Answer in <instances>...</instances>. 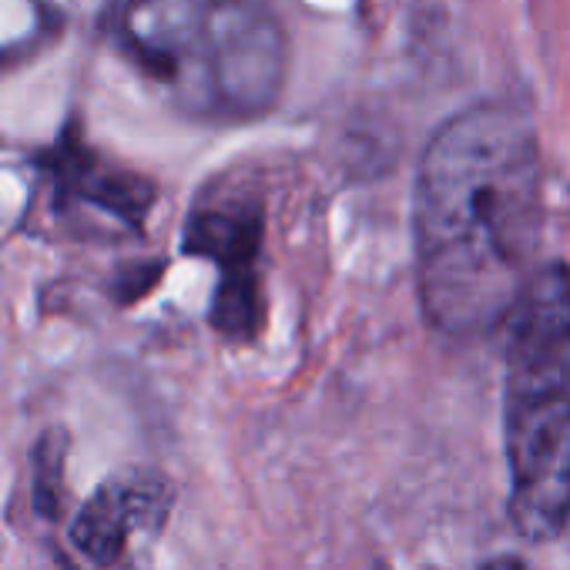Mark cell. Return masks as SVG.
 Returning a JSON list of instances; mask_svg holds the SVG:
<instances>
[{"mask_svg": "<svg viewBox=\"0 0 570 570\" xmlns=\"http://www.w3.org/2000/svg\"><path fill=\"white\" fill-rule=\"evenodd\" d=\"M540 148L510 105L450 118L426 145L416 195V282L433 330L476 340L507 323L540 248Z\"/></svg>", "mask_w": 570, "mask_h": 570, "instance_id": "obj_1", "label": "cell"}, {"mask_svg": "<svg viewBox=\"0 0 570 570\" xmlns=\"http://www.w3.org/2000/svg\"><path fill=\"white\" fill-rule=\"evenodd\" d=\"M108 38L198 118L248 121L282 95L289 45L258 0H111Z\"/></svg>", "mask_w": 570, "mask_h": 570, "instance_id": "obj_2", "label": "cell"}, {"mask_svg": "<svg viewBox=\"0 0 570 570\" xmlns=\"http://www.w3.org/2000/svg\"><path fill=\"white\" fill-rule=\"evenodd\" d=\"M503 326L510 520L527 540H553L570 520V272L540 265Z\"/></svg>", "mask_w": 570, "mask_h": 570, "instance_id": "obj_3", "label": "cell"}, {"mask_svg": "<svg viewBox=\"0 0 570 570\" xmlns=\"http://www.w3.org/2000/svg\"><path fill=\"white\" fill-rule=\"evenodd\" d=\"M171 510V487L155 470H121L108 476L75 513L71 543L98 567L125 557L135 537L158 533Z\"/></svg>", "mask_w": 570, "mask_h": 570, "instance_id": "obj_4", "label": "cell"}, {"mask_svg": "<svg viewBox=\"0 0 570 570\" xmlns=\"http://www.w3.org/2000/svg\"><path fill=\"white\" fill-rule=\"evenodd\" d=\"M55 198L61 208L68 205H88L101 215H111L115 222L138 228L155 202V188L125 168H115L98 151H91L71 128L61 135V141L41 158Z\"/></svg>", "mask_w": 570, "mask_h": 570, "instance_id": "obj_5", "label": "cell"}, {"mask_svg": "<svg viewBox=\"0 0 570 570\" xmlns=\"http://www.w3.org/2000/svg\"><path fill=\"white\" fill-rule=\"evenodd\" d=\"M181 245L188 255L218 262L222 278H258L255 258L262 245V208L245 195L208 191L188 212Z\"/></svg>", "mask_w": 570, "mask_h": 570, "instance_id": "obj_6", "label": "cell"}, {"mask_svg": "<svg viewBox=\"0 0 570 570\" xmlns=\"http://www.w3.org/2000/svg\"><path fill=\"white\" fill-rule=\"evenodd\" d=\"M476 570H530L520 557H510V553H503V557H493V560H487V563H480Z\"/></svg>", "mask_w": 570, "mask_h": 570, "instance_id": "obj_7", "label": "cell"}]
</instances>
